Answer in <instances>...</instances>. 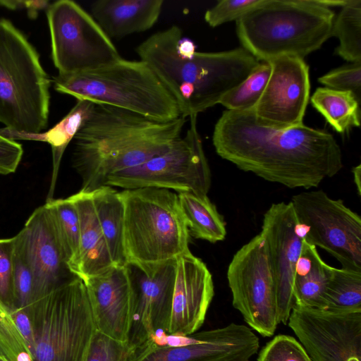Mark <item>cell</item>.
<instances>
[{"label": "cell", "instance_id": "4dcf8cb0", "mask_svg": "<svg viewBox=\"0 0 361 361\" xmlns=\"http://www.w3.org/2000/svg\"><path fill=\"white\" fill-rule=\"evenodd\" d=\"M155 345L154 341L142 345L121 342L97 330L85 361H141Z\"/></svg>", "mask_w": 361, "mask_h": 361}, {"label": "cell", "instance_id": "603a6c76", "mask_svg": "<svg viewBox=\"0 0 361 361\" xmlns=\"http://www.w3.org/2000/svg\"><path fill=\"white\" fill-rule=\"evenodd\" d=\"M94 105V103L88 100H78L66 116L51 129L43 133H26L8 130L6 128L0 129V133L10 140L41 141L51 145L53 170L47 201L53 199L60 163L65 149L89 118Z\"/></svg>", "mask_w": 361, "mask_h": 361}, {"label": "cell", "instance_id": "e0dca14e", "mask_svg": "<svg viewBox=\"0 0 361 361\" xmlns=\"http://www.w3.org/2000/svg\"><path fill=\"white\" fill-rule=\"evenodd\" d=\"M19 234L34 275L35 300L78 277L68 266L47 203L32 212Z\"/></svg>", "mask_w": 361, "mask_h": 361}, {"label": "cell", "instance_id": "ab89813d", "mask_svg": "<svg viewBox=\"0 0 361 361\" xmlns=\"http://www.w3.org/2000/svg\"><path fill=\"white\" fill-rule=\"evenodd\" d=\"M11 314L15 323L23 336L31 354L34 358L35 336L32 324L29 314L25 310L13 308L10 309Z\"/></svg>", "mask_w": 361, "mask_h": 361}, {"label": "cell", "instance_id": "f6af8a7d", "mask_svg": "<svg viewBox=\"0 0 361 361\" xmlns=\"http://www.w3.org/2000/svg\"><path fill=\"white\" fill-rule=\"evenodd\" d=\"M0 361H7L5 358L0 357Z\"/></svg>", "mask_w": 361, "mask_h": 361}, {"label": "cell", "instance_id": "1f68e13d", "mask_svg": "<svg viewBox=\"0 0 361 361\" xmlns=\"http://www.w3.org/2000/svg\"><path fill=\"white\" fill-rule=\"evenodd\" d=\"M270 72L269 63L259 61L241 83L221 98L219 104L227 110L242 111L252 109L264 92Z\"/></svg>", "mask_w": 361, "mask_h": 361}, {"label": "cell", "instance_id": "4fadbf2b", "mask_svg": "<svg viewBox=\"0 0 361 361\" xmlns=\"http://www.w3.org/2000/svg\"><path fill=\"white\" fill-rule=\"evenodd\" d=\"M134 298V317L128 341L142 345L167 335L172 310L176 259L125 265Z\"/></svg>", "mask_w": 361, "mask_h": 361}, {"label": "cell", "instance_id": "8992f818", "mask_svg": "<svg viewBox=\"0 0 361 361\" xmlns=\"http://www.w3.org/2000/svg\"><path fill=\"white\" fill-rule=\"evenodd\" d=\"M51 80L26 36L0 18V123L20 133L47 127Z\"/></svg>", "mask_w": 361, "mask_h": 361}, {"label": "cell", "instance_id": "44dd1931", "mask_svg": "<svg viewBox=\"0 0 361 361\" xmlns=\"http://www.w3.org/2000/svg\"><path fill=\"white\" fill-rule=\"evenodd\" d=\"M163 4V0H99L92 4L90 14L111 39L150 29Z\"/></svg>", "mask_w": 361, "mask_h": 361}, {"label": "cell", "instance_id": "7c38bea8", "mask_svg": "<svg viewBox=\"0 0 361 361\" xmlns=\"http://www.w3.org/2000/svg\"><path fill=\"white\" fill-rule=\"evenodd\" d=\"M233 307L251 329L264 337L279 324L275 283L267 243L260 233L233 255L227 270Z\"/></svg>", "mask_w": 361, "mask_h": 361}, {"label": "cell", "instance_id": "ffe728a7", "mask_svg": "<svg viewBox=\"0 0 361 361\" xmlns=\"http://www.w3.org/2000/svg\"><path fill=\"white\" fill-rule=\"evenodd\" d=\"M97 330L128 341L134 317V298L125 266H113L84 281Z\"/></svg>", "mask_w": 361, "mask_h": 361}, {"label": "cell", "instance_id": "8fae6325", "mask_svg": "<svg viewBox=\"0 0 361 361\" xmlns=\"http://www.w3.org/2000/svg\"><path fill=\"white\" fill-rule=\"evenodd\" d=\"M290 202L306 242L330 253L342 268L361 271V219L356 212L321 190L298 193Z\"/></svg>", "mask_w": 361, "mask_h": 361}, {"label": "cell", "instance_id": "4316f807", "mask_svg": "<svg viewBox=\"0 0 361 361\" xmlns=\"http://www.w3.org/2000/svg\"><path fill=\"white\" fill-rule=\"evenodd\" d=\"M310 99L313 107L337 133L343 134L360 126V101L352 92L321 87Z\"/></svg>", "mask_w": 361, "mask_h": 361}, {"label": "cell", "instance_id": "ba28073f", "mask_svg": "<svg viewBox=\"0 0 361 361\" xmlns=\"http://www.w3.org/2000/svg\"><path fill=\"white\" fill-rule=\"evenodd\" d=\"M27 313L34 330V361H85L97 328L80 278L37 298Z\"/></svg>", "mask_w": 361, "mask_h": 361}, {"label": "cell", "instance_id": "d590c367", "mask_svg": "<svg viewBox=\"0 0 361 361\" xmlns=\"http://www.w3.org/2000/svg\"><path fill=\"white\" fill-rule=\"evenodd\" d=\"M264 0H221L206 11L204 18L212 27L235 22L247 13L262 5Z\"/></svg>", "mask_w": 361, "mask_h": 361}, {"label": "cell", "instance_id": "74e56055", "mask_svg": "<svg viewBox=\"0 0 361 361\" xmlns=\"http://www.w3.org/2000/svg\"><path fill=\"white\" fill-rule=\"evenodd\" d=\"M14 238L0 239V300L14 308Z\"/></svg>", "mask_w": 361, "mask_h": 361}, {"label": "cell", "instance_id": "6da1fadb", "mask_svg": "<svg viewBox=\"0 0 361 361\" xmlns=\"http://www.w3.org/2000/svg\"><path fill=\"white\" fill-rule=\"evenodd\" d=\"M212 142L219 157L240 170L291 189L317 188L343 166L331 133L304 124L282 129L263 126L252 109L223 111Z\"/></svg>", "mask_w": 361, "mask_h": 361}, {"label": "cell", "instance_id": "ac0fdd59", "mask_svg": "<svg viewBox=\"0 0 361 361\" xmlns=\"http://www.w3.org/2000/svg\"><path fill=\"white\" fill-rule=\"evenodd\" d=\"M183 338V344H156L141 361H249L259 348L252 329L235 323Z\"/></svg>", "mask_w": 361, "mask_h": 361}, {"label": "cell", "instance_id": "f1b7e54d", "mask_svg": "<svg viewBox=\"0 0 361 361\" xmlns=\"http://www.w3.org/2000/svg\"><path fill=\"white\" fill-rule=\"evenodd\" d=\"M331 36L339 39L336 52L344 60L361 63V1L351 0L335 17Z\"/></svg>", "mask_w": 361, "mask_h": 361}, {"label": "cell", "instance_id": "277c9868", "mask_svg": "<svg viewBox=\"0 0 361 361\" xmlns=\"http://www.w3.org/2000/svg\"><path fill=\"white\" fill-rule=\"evenodd\" d=\"M335 14L314 0H264L236 21L242 47L259 61L304 59L330 38Z\"/></svg>", "mask_w": 361, "mask_h": 361}, {"label": "cell", "instance_id": "e575fe53", "mask_svg": "<svg viewBox=\"0 0 361 361\" xmlns=\"http://www.w3.org/2000/svg\"><path fill=\"white\" fill-rule=\"evenodd\" d=\"M257 361H311L302 345L295 338L279 334L259 351Z\"/></svg>", "mask_w": 361, "mask_h": 361}, {"label": "cell", "instance_id": "836d02e7", "mask_svg": "<svg viewBox=\"0 0 361 361\" xmlns=\"http://www.w3.org/2000/svg\"><path fill=\"white\" fill-rule=\"evenodd\" d=\"M0 357L7 361H34L10 308L0 300Z\"/></svg>", "mask_w": 361, "mask_h": 361}, {"label": "cell", "instance_id": "83f0119b", "mask_svg": "<svg viewBox=\"0 0 361 361\" xmlns=\"http://www.w3.org/2000/svg\"><path fill=\"white\" fill-rule=\"evenodd\" d=\"M320 310L336 313L361 312V271L333 267Z\"/></svg>", "mask_w": 361, "mask_h": 361}, {"label": "cell", "instance_id": "2e32d148", "mask_svg": "<svg viewBox=\"0 0 361 361\" xmlns=\"http://www.w3.org/2000/svg\"><path fill=\"white\" fill-rule=\"evenodd\" d=\"M271 72L264 92L252 109L256 121L274 128L303 124L310 98L309 67L303 59L281 56L267 61Z\"/></svg>", "mask_w": 361, "mask_h": 361}, {"label": "cell", "instance_id": "f35d334b", "mask_svg": "<svg viewBox=\"0 0 361 361\" xmlns=\"http://www.w3.org/2000/svg\"><path fill=\"white\" fill-rule=\"evenodd\" d=\"M23 154L21 144L0 133V174L6 175L15 172Z\"/></svg>", "mask_w": 361, "mask_h": 361}, {"label": "cell", "instance_id": "7a4b0ae2", "mask_svg": "<svg viewBox=\"0 0 361 361\" xmlns=\"http://www.w3.org/2000/svg\"><path fill=\"white\" fill-rule=\"evenodd\" d=\"M185 122L182 116L161 122L95 104L73 139L72 163L82 178L80 191L92 192L110 175L164 153L181 137Z\"/></svg>", "mask_w": 361, "mask_h": 361}, {"label": "cell", "instance_id": "3957f363", "mask_svg": "<svg viewBox=\"0 0 361 361\" xmlns=\"http://www.w3.org/2000/svg\"><path fill=\"white\" fill-rule=\"evenodd\" d=\"M182 36L181 28L173 25L149 36L136 52L173 96L184 118L219 104L259 63L242 47L181 56L176 45Z\"/></svg>", "mask_w": 361, "mask_h": 361}, {"label": "cell", "instance_id": "ee69618b", "mask_svg": "<svg viewBox=\"0 0 361 361\" xmlns=\"http://www.w3.org/2000/svg\"><path fill=\"white\" fill-rule=\"evenodd\" d=\"M353 180L355 184L358 195H361V164L355 166L352 169Z\"/></svg>", "mask_w": 361, "mask_h": 361}, {"label": "cell", "instance_id": "9c48e42d", "mask_svg": "<svg viewBox=\"0 0 361 361\" xmlns=\"http://www.w3.org/2000/svg\"><path fill=\"white\" fill-rule=\"evenodd\" d=\"M197 116H189L190 127L185 136L166 152L139 166L110 175L104 185L124 190L157 188L207 195L211 171L197 130Z\"/></svg>", "mask_w": 361, "mask_h": 361}, {"label": "cell", "instance_id": "d6986e66", "mask_svg": "<svg viewBox=\"0 0 361 361\" xmlns=\"http://www.w3.org/2000/svg\"><path fill=\"white\" fill-rule=\"evenodd\" d=\"M214 295L212 276L206 264L190 250L178 257L167 335L195 333L204 322Z\"/></svg>", "mask_w": 361, "mask_h": 361}, {"label": "cell", "instance_id": "9a60e30c", "mask_svg": "<svg viewBox=\"0 0 361 361\" xmlns=\"http://www.w3.org/2000/svg\"><path fill=\"white\" fill-rule=\"evenodd\" d=\"M260 234L267 243L275 283L278 322L287 324L295 306L294 276L305 236L290 202L270 206L264 214Z\"/></svg>", "mask_w": 361, "mask_h": 361}, {"label": "cell", "instance_id": "d4e9b609", "mask_svg": "<svg viewBox=\"0 0 361 361\" xmlns=\"http://www.w3.org/2000/svg\"><path fill=\"white\" fill-rule=\"evenodd\" d=\"M95 213L114 265L127 264L123 243V204L118 192L109 185L90 192Z\"/></svg>", "mask_w": 361, "mask_h": 361}, {"label": "cell", "instance_id": "30bf717a", "mask_svg": "<svg viewBox=\"0 0 361 361\" xmlns=\"http://www.w3.org/2000/svg\"><path fill=\"white\" fill-rule=\"evenodd\" d=\"M51 59L59 75L97 69L121 56L90 13L71 0H59L46 10Z\"/></svg>", "mask_w": 361, "mask_h": 361}, {"label": "cell", "instance_id": "5b68a950", "mask_svg": "<svg viewBox=\"0 0 361 361\" xmlns=\"http://www.w3.org/2000/svg\"><path fill=\"white\" fill-rule=\"evenodd\" d=\"M58 92L168 122L181 114L177 102L152 69L141 60L122 57L94 70L53 77Z\"/></svg>", "mask_w": 361, "mask_h": 361}, {"label": "cell", "instance_id": "5bb4252c", "mask_svg": "<svg viewBox=\"0 0 361 361\" xmlns=\"http://www.w3.org/2000/svg\"><path fill=\"white\" fill-rule=\"evenodd\" d=\"M287 324L311 361H361V312L294 306Z\"/></svg>", "mask_w": 361, "mask_h": 361}, {"label": "cell", "instance_id": "484cf974", "mask_svg": "<svg viewBox=\"0 0 361 361\" xmlns=\"http://www.w3.org/2000/svg\"><path fill=\"white\" fill-rule=\"evenodd\" d=\"M177 195L189 233L212 243L225 239L226 222L207 195L188 192Z\"/></svg>", "mask_w": 361, "mask_h": 361}, {"label": "cell", "instance_id": "d6a6232c", "mask_svg": "<svg viewBox=\"0 0 361 361\" xmlns=\"http://www.w3.org/2000/svg\"><path fill=\"white\" fill-rule=\"evenodd\" d=\"M14 308L27 312L35 300V279L19 233L14 237Z\"/></svg>", "mask_w": 361, "mask_h": 361}, {"label": "cell", "instance_id": "7402d4cb", "mask_svg": "<svg viewBox=\"0 0 361 361\" xmlns=\"http://www.w3.org/2000/svg\"><path fill=\"white\" fill-rule=\"evenodd\" d=\"M80 219L79 256L74 274L83 281L114 266L101 230L91 192L79 191L69 197Z\"/></svg>", "mask_w": 361, "mask_h": 361}, {"label": "cell", "instance_id": "8d00e7d4", "mask_svg": "<svg viewBox=\"0 0 361 361\" xmlns=\"http://www.w3.org/2000/svg\"><path fill=\"white\" fill-rule=\"evenodd\" d=\"M326 87L350 92L360 101L361 63H353L333 70L318 79Z\"/></svg>", "mask_w": 361, "mask_h": 361}, {"label": "cell", "instance_id": "60d3db41", "mask_svg": "<svg viewBox=\"0 0 361 361\" xmlns=\"http://www.w3.org/2000/svg\"><path fill=\"white\" fill-rule=\"evenodd\" d=\"M178 54L183 57H190L196 52L195 43L189 38L181 37L176 45Z\"/></svg>", "mask_w": 361, "mask_h": 361}, {"label": "cell", "instance_id": "52a82bcc", "mask_svg": "<svg viewBox=\"0 0 361 361\" xmlns=\"http://www.w3.org/2000/svg\"><path fill=\"white\" fill-rule=\"evenodd\" d=\"M120 195L127 262L161 263L190 250V233L177 192L142 188L123 190Z\"/></svg>", "mask_w": 361, "mask_h": 361}, {"label": "cell", "instance_id": "b9f144b4", "mask_svg": "<svg viewBox=\"0 0 361 361\" xmlns=\"http://www.w3.org/2000/svg\"><path fill=\"white\" fill-rule=\"evenodd\" d=\"M50 2L47 0L27 1V11L29 18H35L39 11L48 8Z\"/></svg>", "mask_w": 361, "mask_h": 361}, {"label": "cell", "instance_id": "f546056e", "mask_svg": "<svg viewBox=\"0 0 361 361\" xmlns=\"http://www.w3.org/2000/svg\"><path fill=\"white\" fill-rule=\"evenodd\" d=\"M52 213L56 230L66 253L68 264L74 273L79 256L80 219L71 198L46 201Z\"/></svg>", "mask_w": 361, "mask_h": 361}, {"label": "cell", "instance_id": "cb8c5ba5", "mask_svg": "<svg viewBox=\"0 0 361 361\" xmlns=\"http://www.w3.org/2000/svg\"><path fill=\"white\" fill-rule=\"evenodd\" d=\"M332 269L321 258L317 247L304 239L294 276L295 306L322 309Z\"/></svg>", "mask_w": 361, "mask_h": 361}, {"label": "cell", "instance_id": "7bdbcfd3", "mask_svg": "<svg viewBox=\"0 0 361 361\" xmlns=\"http://www.w3.org/2000/svg\"><path fill=\"white\" fill-rule=\"evenodd\" d=\"M0 6L10 10L27 9V1L22 0H0Z\"/></svg>", "mask_w": 361, "mask_h": 361}]
</instances>
